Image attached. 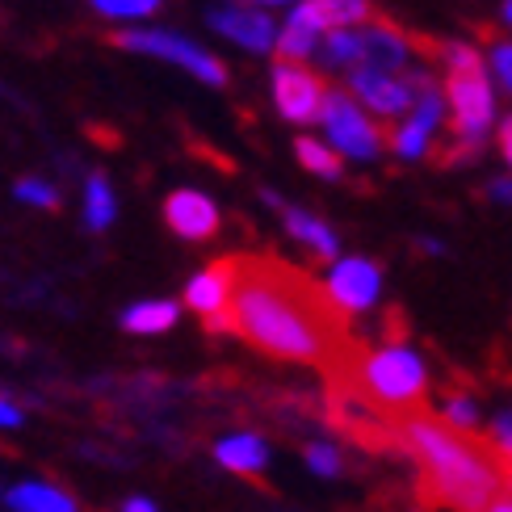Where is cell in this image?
I'll return each mask as SVG.
<instances>
[{
  "label": "cell",
  "instance_id": "4",
  "mask_svg": "<svg viewBox=\"0 0 512 512\" xmlns=\"http://www.w3.org/2000/svg\"><path fill=\"white\" fill-rule=\"evenodd\" d=\"M445 101H450V114H454V135H458V147H454V160L475 152L487 122H492V89H487V76L483 68H471V72H450L445 80Z\"/></svg>",
  "mask_w": 512,
  "mask_h": 512
},
{
  "label": "cell",
  "instance_id": "29",
  "mask_svg": "<svg viewBox=\"0 0 512 512\" xmlns=\"http://www.w3.org/2000/svg\"><path fill=\"white\" fill-rule=\"evenodd\" d=\"M118 512H160L156 500H147V496H131V500H122Z\"/></svg>",
  "mask_w": 512,
  "mask_h": 512
},
{
  "label": "cell",
  "instance_id": "16",
  "mask_svg": "<svg viewBox=\"0 0 512 512\" xmlns=\"http://www.w3.org/2000/svg\"><path fill=\"white\" fill-rule=\"evenodd\" d=\"M437 122H441V101H437V93L429 89V93L420 97L412 122L395 135V152H399V156H408V160L424 156V147H429V135H433V126H437Z\"/></svg>",
  "mask_w": 512,
  "mask_h": 512
},
{
  "label": "cell",
  "instance_id": "28",
  "mask_svg": "<svg viewBox=\"0 0 512 512\" xmlns=\"http://www.w3.org/2000/svg\"><path fill=\"white\" fill-rule=\"evenodd\" d=\"M21 420H26V416H21L17 403H13L9 395H0V429H17Z\"/></svg>",
  "mask_w": 512,
  "mask_h": 512
},
{
  "label": "cell",
  "instance_id": "10",
  "mask_svg": "<svg viewBox=\"0 0 512 512\" xmlns=\"http://www.w3.org/2000/svg\"><path fill=\"white\" fill-rule=\"evenodd\" d=\"M378 286H382L378 265L361 261V256H353V261H340L332 269V277H328V294H332V303L340 311H366V307H374Z\"/></svg>",
  "mask_w": 512,
  "mask_h": 512
},
{
  "label": "cell",
  "instance_id": "22",
  "mask_svg": "<svg viewBox=\"0 0 512 512\" xmlns=\"http://www.w3.org/2000/svg\"><path fill=\"white\" fill-rule=\"evenodd\" d=\"M93 5L105 17H147V13H156L160 0H93Z\"/></svg>",
  "mask_w": 512,
  "mask_h": 512
},
{
  "label": "cell",
  "instance_id": "33",
  "mask_svg": "<svg viewBox=\"0 0 512 512\" xmlns=\"http://www.w3.org/2000/svg\"><path fill=\"white\" fill-rule=\"evenodd\" d=\"M504 21H508V26H512V0H504Z\"/></svg>",
  "mask_w": 512,
  "mask_h": 512
},
{
  "label": "cell",
  "instance_id": "5",
  "mask_svg": "<svg viewBox=\"0 0 512 512\" xmlns=\"http://www.w3.org/2000/svg\"><path fill=\"white\" fill-rule=\"evenodd\" d=\"M114 42H118V47H126V51L156 55V59H168V63H181L185 72H194V76L206 80V84H223V80H227L223 63H219L215 55L202 51V47H194V42L177 38V34H164V30H122V34H114Z\"/></svg>",
  "mask_w": 512,
  "mask_h": 512
},
{
  "label": "cell",
  "instance_id": "3",
  "mask_svg": "<svg viewBox=\"0 0 512 512\" xmlns=\"http://www.w3.org/2000/svg\"><path fill=\"white\" fill-rule=\"evenodd\" d=\"M336 370L349 382V391H357L374 408L399 412V416L416 412V403L424 399V387H429V370H424V361L408 345L345 349Z\"/></svg>",
  "mask_w": 512,
  "mask_h": 512
},
{
  "label": "cell",
  "instance_id": "17",
  "mask_svg": "<svg viewBox=\"0 0 512 512\" xmlns=\"http://www.w3.org/2000/svg\"><path fill=\"white\" fill-rule=\"evenodd\" d=\"M286 231L294 240H303L315 256H324V261H336V236L328 223H319L315 215H307V210H290L286 206Z\"/></svg>",
  "mask_w": 512,
  "mask_h": 512
},
{
  "label": "cell",
  "instance_id": "34",
  "mask_svg": "<svg viewBox=\"0 0 512 512\" xmlns=\"http://www.w3.org/2000/svg\"><path fill=\"white\" fill-rule=\"evenodd\" d=\"M261 5H282V0H261Z\"/></svg>",
  "mask_w": 512,
  "mask_h": 512
},
{
  "label": "cell",
  "instance_id": "24",
  "mask_svg": "<svg viewBox=\"0 0 512 512\" xmlns=\"http://www.w3.org/2000/svg\"><path fill=\"white\" fill-rule=\"evenodd\" d=\"M17 198L21 202H34V206H47V210L59 206V194H55L51 185H42V181H21L17 185Z\"/></svg>",
  "mask_w": 512,
  "mask_h": 512
},
{
  "label": "cell",
  "instance_id": "11",
  "mask_svg": "<svg viewBox=\"0 0 512 512\" xmlns=\"http://www.w3.org/2000/svg\"><path fill=\"white\" fill-rule=\"evenodd\" d=\"M164 219L168 227L185 240H206L219 231V210L206 194H194V189H177L173 198L164 202Z\"/></svg>",
  "mask_w": 512,
  "mask_h": 512
},
{
  "label": "cell",
  "instance_id": "1",
  "mask_svg": "<svg viewBox=\"0 0 512 512\" xmlns=\"http://www.w3.org/2000/svg\"><path fill=\"white\" fill-rule=\"evenodd\" d=\"M236 332L261 353L286 361L336 366L345 353V311L328 286L265 256H236V294H231Z\"/></svg>",
  "mask_w": 512,
  "mask_h": 512
},
{
  "label": "cell",
  "instance_id": "23",
  "mask_svg": "<svg viewBox=\"0 0 512 512\" xmlns=\"http://www.w3.org/2000/svg\"><path fill=\"white\" fill-rule=\"evenodd\" d=\"M307 466L315 475H340V454L332 450V445H307Z\"/></svg>",
  "mask_w": 512,
  "mask_h": 512
},
{
  "label": "cell",
  "instance_id": "2",
  "mask_svg": "<svg viewBox=\"0 0 512 512\" xmlns=\"http://www.w3.org/2000/svg\"><path fill=\"white\" fill-rule=\"evenodd\" d=\"M399 445L420 466L424 496L454 512H483L512 487V458L496 441H483L450 420L408 412L395 424Z\"/></svg>",
  "mask_w": 512,
  "mask_h": 512
},
{
  "label": "cell",
  "instance_id": "25",
  "mask_svg": "<svg viewBox=\"0 0 512 512\" xmlns=\"http://www.w3.org/2000/svg\"><path fill=\"white\" fill-rule=\"evenodd\" d=\"M475 416H479V412H475L471 399H450V403H445V420H450L454 429H471Z\"/></svg>",
  "mask_w": 512,
  "mask_h": 512
},
{
  "label": "cell",
  "instance_id": "19",
  "mask_svg": "<svg viewBox=\"0 0 512 512\" xmlns=\"http://www.w3.org/2000/svg\"><path fill=\"white\" fill-rule=\"evenodd\" d=\"M84 219H89L93 231L114 223V194H110V185H105V177H89V189H84Z\"/></svg>",
  "mask_w": 512,
  "mask_h": 512
},
{
  "label": "cell",
  "instance_id": "12",
  "mask_svg": "<svg viewBox=\"0 0 512 512\" xmlns=\"http://www.w3.org/2000/svg\"><path fill=\"white\" fill-rule=\"evenodd\" d=\"M370 17V5L366 0H303L290 21H298V26H307L311 34H324V30H349L357 26V21Z\"/></svg>",
  "mask_w": 512,
  "mask_h": 512
},
{
  "label": "cell",
  "instance_id": "30",
  "mask_svg": "<svg viewBox=\"0 0 512 512\" xmlns=\"http://www.w3.org/2000/svg\"><path fill=\"white\" fill-rule=\"evenodd\" d=\"M500 152H504V160L512 164V118L500 126Z\"/></svg>",
  "mask_w": 512,
  "mask_h": 512
},
{
  "label": "cell",
  "instance_id": "15",
  "mask_svg": "<svg viewBox=\"0 0 512 512\" xmlns=\"http://www.w3.org/2000/svg\"><path fill=\"white\" fill-rule=\"evenodd\" d=\"M215 462L223 471H236V475H256L269 466V445L256 437V433H231L215 445Z\"/></svg>",
  "mask_w": 512,
  "mask_h": 512
},
{
  "label": "cell",
  "instance_id": "18",
  "mask_svg": "<svg viewBox=\"0 0 512 512\" xmlns=\"http://www.w3.org/2000/svg\"><path fill=\"white\" fill-rule=\"evenodd\" d=\"M177 324V307L173 303H135L131 311L122 315V328L126 332H139V336H156V332H168Z\"/></svg>",
  "mask_w": 512,
  "mask_h": 512
},
{
  "label": "cell",
  "instance_id": "31",
  "mask_svg": "<svg viewBox=\"0 0 512 512\" xmlns=\"http://www.w3.org/2000/svg\"><path fill=\"white\" fill-rule=\"evenodd\" d=\"M483 512H512V487H508V492H504V496H500L496 504H487Z\"/></svg>",
  "mask_w": 512,
  "mask_h": 512
},
{
  "label": "cell",
  "instance_id": "32",
  "mask_svg": "<svg viewBox=\"0 0 512 512\" xmlns=\"http://www.w3.org/2000/svg\"><path fill=\"white\" fill-rule=\"evenodd\" d=\"M492 194L504 198V202H512V181H496V185H492Z\"/></svg>",
  "mask_w": 512,
  "mask_h": 512
},
{
  "label": "cell",
  "instance_id": "14",
  "mask_svg": "<svg viewBox=\"0 0 512 512\" xmlns=\"http://www.w3.org/2000/svg\"><path fill=\"white\" fill-rule=\"evenodd\" d=\"M9 512H80V504L47 479H21L5 492Z\"/></svg>",
  "mask_w": 512,
  "mask_h": 512
},
{
  "label": "cell",
  "instance_id": "20",
  "mask_svg": "<svg viewBox=\"0 0 512 512\" xmlns=\"http://www.w3.org/2000/svg\"><path fill=\"white\" fill-rule=\"evenodd\" d=\"M298 160H303L311 173H319V177H340V156L332 152V147H324V143H315V139H298Z\"/></svg>",
  "mask_w": 512,
  "mask_h": 512
},
{
  "label": "cell",
  "instance_id": "8",
  "mask_svg": "<svg viewBox=\"0 0 512 512\" xmlns=\"http://www.w3.org/2000/svg\"><path fill=\"white\" fill-rule=\"evenodd\" d=\"M273 97H277V110H282L290 122H315V118H324L328 89L315 72L282 59L273 68Z\"/></svg>",
  "mask_w": 512,
  "mask_h": 512
},
{
  "label": "cell",
  "instance_id": "21",
  "mask_svg": "<svg viewBox=\"0 0 512 512\" xmlns=\"http://www.w3.org/2000/svg\"><path fill=\"white\" fill-rule=\"evenodd\" d=\"M315 38H319V34H311L307 26H298V21H286V30L277 34V55H282L286 63L307 59V55L315 51Z\"/></svg>",
  "mask_w": 512,
  "mask_h": 512
},
{
  "label": "cell",
  "instance_id": "27",
  "mask_svg": "<svg viewBox=\"0 0 512 512\" xmlns=\"http://www.w3.org/2000/svg\"><path fill=\"white\" fill-rule=\"evenodd\" d=\"M492 441L500 445V450L512 458V412H504L496 424H492Z\"/></svg>",
  "mask_w": 512,
  "mask_h": 512
},
{
  "label": "cell",
  "instance_id": "7",
  "mask_svg": "<svg viewBox=\"0 0 512 512\" xmlns=\"http://www.w3.org/2000/svg\"><path fill=\"white\" fill-rule=\"evenodd\" d=\"M324 126H328L332 143H336L345 156H357V160L378 156L382 131L357 110V101H349L345 93H328V101H324Z\"/></svg>",
  "mask_w": 512,
  "mask_h": 512
},
{
  "label": "cell",
  "instance_id": "6",
  "mask_svg": "<svg viewBox=\"0 0 512 512\" xmlns=\"http://www.w3.org/2000/svg\"><path fill=\"white\" fill-rule=\"evenodd\" d=\"M353 93L378 114H403L416 110L420 97L429 93L424 76H399V72H374V68H353Z\"/></svg>",
  "mask_w": 512,
  "mask_h": 512
},
{
  "label": "cell",
  "instance_id": "26",
  "mask_svg": "<svg viewBox=\"0 0 512 512\" xmlns=\"http://www.w3.org/2000/svg\"><path fill=\"white\" fill-rule=\"evenodd\" d=\"M492 68H496V76H500V84L512 93V42H504V47H496V55H492Z\"/></svg>",
  "mask_w": 512,
  "mask_h": 512
},
{
  "label": "cell",
  "instance_id": "9",
  "mask_svg": "<svg viewBox=\"0 0 512 512\" xmlns=\"http://www.w3.org/2000/svg\"><path fill=\"white\" fill-rule=\"evenodd\" d=\"M231 294H236V256L198 273L185 286V303L198 315H206L210 328H236V319H231Z\"/></svg>",
  "mask_w": 512,
  "mask_h": 512
},
{
  "label": "cell",
  "instance_id": "13",
  "mask_svg": "<svg viewBox=\"0 0 512 512\" xmlns=\"http://www.w3.org/2000/svg\"><path fill=\"white\" fill-rule=\"evenodd\" d=\"M210 26H215L219 34H227V38H236L240 47H248V51L277 47L273 21L265 13H252V9H215V13H210Z\"/></svg>",
  "mask_w": 512,
  "mask_h": 512
}]
</instances>
